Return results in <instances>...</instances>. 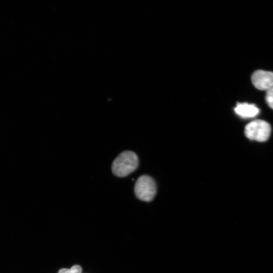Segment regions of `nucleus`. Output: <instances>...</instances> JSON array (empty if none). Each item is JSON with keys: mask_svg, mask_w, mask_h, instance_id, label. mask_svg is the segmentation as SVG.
<instances>
[{"mask_svg": "<svg viewBox=\"0 0 273 273\" xmlns=\"http://www.w3.org/2000/svg\"><path fill=\"white\" fill-rule=\"evenodd\" d=\"M254 86L259 90H268L273 86V72L258 70L255 71L251 77Z\"/></svg>", "mask_w": 273, "mask_h": 273, "instance_id": "20e7f679", "label": "nucleus"}, {"mask_svg": "<svg viewBox=\"0 0 273 273\" xmlns=\"http://www.w3.org/2000/svg\"><path fill=\"white\" fill-rule=\"evenodd\" d=\"M138 165L139 158L136 154L131 151H125L113 161L112 171L115 176L123 177L134 171Z\"/></svg>", "mask_w": 273, "mask_h": 273, "instance_id": "f257e3e1", "label": "nucleus"}, {"mask_svg": "<svg viewBox=\"0 0 273 273\" xmlns=\"http://www.w3.org/2000/svg\"><path fill=\"white\" fill-rule=\"evenodd\" d=\"M245 134L251 140L264 142L269 138L271 132L270 124L262 120H255L246 125Z\"/></svg>", "mask_w": 273, "mask_h": 273, "instance_id": "7ed1b4c3", "label": "nucleus"}, {"mask_svg": "<svg viewBox=\"0 0 273 273\" xmlns=\"http://www.w3.org/2000/svg\"><path fill=\"white\" fill-rule=\"evenodd\" d=\"M156 185L154 180L147 175L140 176L136 181L134 187L136 197L146 202H150L153 199L156 193Z\"/></svg>", "mask_w": 273, "mask_h": 273, "instance_id": "f03ea898", "label": "nucleus"}, {"mask_svg": "<svg viewBox=\"0 0 273 273\" xmlns=\"http://www.w3.org/2000/svg\"><path fill=\"white\" fill-rule=\"evenodd\" d=\"M82 268L79 265H74L70 268H62L59 270L58 273H81Z\"/></svg>", "mask_w": 273, "mask_h": 273, "instance_id": "423d86ee", "label": "nucleus"}, {"mask_svg": "<svg viewBox=\"0 0 273 273\" xmlns=\"http://www.w3.org/2000/svg\"><path fill=\"white\" fill-rule=\"evenodd\" d=\"M265 100L268 106L273 109V86L266 90Z\"/></svg>", "mask_w": 273, "mask_h": 273, "instance_id": "0eeeda50", "label": "nucleus"}, {"mask_svg": "<svg viewBox=\"0 0 273 273\" xmlns=\"http://www.w3.org/2000/svg\"><path fill=\"white\" fill-rule=\"evenodd\" d=\"M235 111L241 117L251 118L256 116L259 112V109L254 104L243 103L237 105Z\"/></svg>", "mask_w": 273, "mask_h": 273, "instance_id": "39448f33", "label": "nucleus"}]
</instances>
